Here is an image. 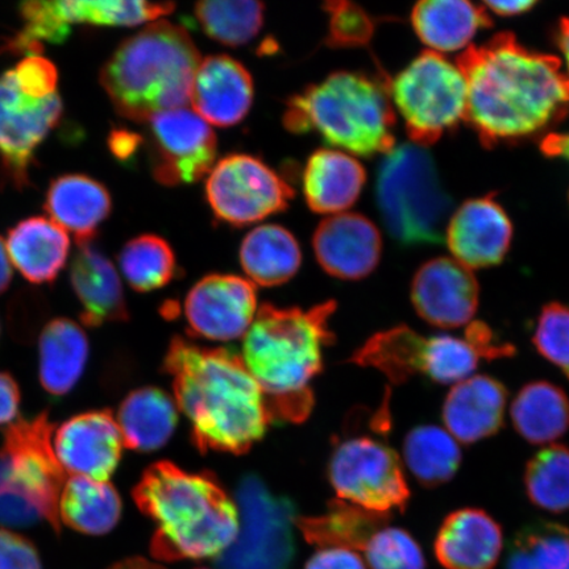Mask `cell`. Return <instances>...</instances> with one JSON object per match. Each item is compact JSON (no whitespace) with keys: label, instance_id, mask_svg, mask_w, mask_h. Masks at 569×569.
<instances>
[{"label":"cell","instance_id":"cell-1","mask_svg":"<svg viewBox=\"0 0 569 569\" xmlns=\"http://www.w3.org/2000/svg\"><path fill=\"white\" fill-rule=\"evenodd\" d=\"M457 66L468 89L466 120L483 146L536 137L569 112V77L557 57L502 32L469 47Z\"/></svg>","mask_w":569,"mask_h":569},{"label":"cell","instance_id":"cell-2","mask_svg":"<svg viewBox=\"0 0 569 569\" xmlns=\"http://www.w3.org/2000/svg\"><path fill=\"white\" fill-rule=\"evenodd\" d=\"M162 369L172 377L177 408L189 419L193 442L203 453H244L273 421L259 383L237 352L176 337Z\"/></svg>","mask_w":569,"mask_h":569},{"label":"cell","instance_id":"cell-3","mask_svg":"<svg viewBox=\"0 0 569 569\" xmlns=\"http://www.w3.org/2000/svg\"><path fill=\"white\" fill-rule=\"evenodd\" d=\"M132 498L156 523V560L218 559L239 536L238 505L211 473L154 462L142 473Z\"/></svg>","mask_w":569,"mask_h":569},{"label":"cell","instance_id":"cell-4","mask_svg":"<svg viewBox=\"0 0 569 569\" xmlns=\"http://www.w3.org/2000/svg\"><path fill=\"white\" fill-rule=\"evenodd\" d=\"M333 301L310 310L262 305L244 337L243 360L264 395L272 419L300 423L315 396L311 381L322 369L323 348L331 345Z\"/></svg>","mask_w":569,"mask_h":569},{"label":"cell","instance_id":"cell-5","mask_svg":"<svg viewBox=\"0 0 569 569\" xmlns=\"http://www.w3.org/2000/svg\"><path fill=\"white\" fill-rule=\"evenodd\" d=\"M199 63L188 31L160 20L126 39L99 81L120 117L148 123L158 113L187 109Z\"/></svg>","mask_w":569,"mask_h":569},{"label":"cell","instance_id":"cell-6","mask_svg":"<svg viewBox=\"0 0 569 569\" xmlns=\"http://www.w3.org/2000/svg\"><path fill=\"white\" fill-rule=\"evenodd\" d=\"M283 126L298 134L316 132L361 158L387 154L396 142L389 84L352 71H338L291 97Z\"/></svg>","mask_w":569,"mask_h":569},{"label":"cell","instance_id":"cell-7","mask_svg":"<svg viewBox=\"0 0 569 569\" xmlns=\"http://www.w3.org/2000/svg\"><path fill=\"white\" fill-rule=\"evenodd\" d=\"M53 429L47 411L7 426L0 447V525L27 528L44 521L60 533L67 480L56 457Z\"/></svg>","mask_w":569,"mask_h":569},{"label":"cell","instance_id":"cell-8","mask_svg":"<svg viewBox=\"0 0 569 569\" xmlns=\"http://www.w3.org/2000/svg\"><path fill=\"white\" fill-rule=\"evenodd\" d=\"M376 198L383 224L398 243L412 247L445 240L452 198L423 147L405 142L386 154L377 173Z\"/></svg>","mask_w":569,"mask_h":569},{"label":"cell","instance_id":"cell-9","mask_svg":"<svg viewBox=\"0 0 569 569\" xmlns=\"http://www.w3.org/2000/svg\"><path fill=\"white\" fill-rule=\"evenodd\" d=\"M412 144L430 147L466 120L468 89L457 63L426 51L389 84Z\"/></svg>","mask_w":569,"mask_h":569},{"label":"cell","instance_id":"cell-10","mask_svg":"<svg viewBox=\"0 0 569 569\" xmlns=\"http://www.w3.org/2000/svg\"><path fill=\"white\" fill-rule=\"evenodd\" d=\"M352 361L377 369L397 386L416 376H425L440 386H457L472 376L480 358L466 339L427 338L408 326H397L369 339Z\"/></svg>","mask_w":569,"mask_h":569},{"label":"cell","instance_id":"cell-11","mask_svg":"<svg viewBox=\"0 0 569 569\" xmlns=\"http://www.w3.org/2000/svg\"><path fill=\"white\" fill-rule=\"evenodd\" d=\"M240 531L217 560L219 569H290L296 553V511L287 498L276 497L256 476L238 488Z\"/></svg>","mask_w":569,"mask_h":569},{"label":"cell","instance_id":"cell-12","mask_svg":"<svg viewBox=\"0 0 569 569\" xmlns=\"http://www.w3.org/2000/svg\"><path fill=\"white\" fill-rule=\"evenodd\" d=\"M329 476L340 500L355 507L388 517L407 508L410 489L400 458L379 440H345L333 451Z\"/></svg>","mask_w":569,"mask_h":569},{"label":"cell","instance_id":"cell-13","mask_svg":"<svg viewBox=\"0 0 569 569\" xmlns=\"http://www.w3.org/2000/svg\"><path fill=\"white\" fill-rule=\"evenodd\" d=\"M295 190L266 162L249 154L218 161L206 181V198L220 222L246 227L289 208Z\"/></svg>","mask_w":569,"mask_h":569},{"label":"cell","instance_id":"cell-14","mask_svg":"<svg viewBox=\"0 0 569 569\" xmlns=\"http://www.w3.org/2000/svg\"><path fill=\"white\" fill-rule=\"evenodd\" d=\"M62 112L59 92L33 99L19 90L12 70L0 76V167L13 187L30 183L34 153L60 123Z\"/></svg>","mask_w":569,"mask_h":569},{"label":"cell","instance_id":"cell-15","mask_svg":"<svg viewBox=\"0 0 569 569\" xmlns=\"http://www.w3.org/2000/svg\"><path fill=\"white\" fill-rule=\"evenodd\" d=\"M148 123L152 173L161 184L193 183L211 172L217 138L198 113L189 109L166 111Z\"/></svg>","mask_w":569,"mask_h":569},{"label":"cell","instance_id":"cell-16","mask_svg":"<svg viewBox=\"0 0 569 569\" xmlns=\"http://www.w3.org/2000/svg\"><path fill=\"white\" fill-rule=\"evenodd\" d=\"M256 315V284L239 276H206L189 291L184 301V318L190 332L213 341L246 337Z\"/></svg>","mask_w":569,"mask_h":569},{"label":"cell","instance_id":"cell-17","mask_svg":"<svg viewBox=\"0 0 569 569\" xmlns=\"http://www.w3.org/2000/svg\"><path fill=\"white\" fill-rule=\"evenodd\" d=\"M411 302L425 322L452 330L478 312L480 287L471 269L450 258L425 262L411 282Z\"/></svg>","mask_w":569,"mask_h":569},{"label":"cell","instance_id":"cell-18","mask_svg":"<svg viewBox=\"0 0 569 569\" xmlns=\"http://www.w3.org/2000/svg\"><path fill=\"white\" fill-rule=\"evenodd\" d=\"M123 438L110 410L82 412L54 432L57 459L66 472L109 481L122 458Z\"/></svg>","mask_w":569,"mask_h":569},{"label":"cell","instance_id":"cell-19","mask_svg":"<svg viewBox=\"0 0 569 569\" xmlns=\"http://www.w3.org/2000/svg\"><path fill=\"white\" fill-rule=\"evenodd\" d=\"M511 238L513 226L495 196L462 203L448 220L445 237L453 259L471 270L501 264Z\"/></svg>","mask_w":569,"mask_h":569},{"label":"cell","instance_id":"cell-20","mask_svg":"<svg viewBox=\"0 0 569 569\" xmlns=\"http://www.w3.org/2000/svg\"><path fill=\"white\" fill-rule=\"evenodd\" d=\"M312 248L325 272L341 280H361L379 266L382 240L371 220L361 213L345 212L318 226Z\"/></svg>","mask_w":569,"mask_h":569},{"label":"cell","instance_id":"cell-21","mask_svg":"<svg viewBox=\"0 0 569 569\" xmlns=\"http://www.w3.org/2000/svg\"><path fill=\"white\" fill-rule=\"evenodd\" d=\"M190 102L204 122L224 128L237 126L253 102L251 73L230 56L206 57L199 63Z\"/></svg>","mask_w":569,"mask_h":569},{"label":"cell","instance_id":"cell-22","mask_svg":"<svg viewBox=\"0 0 569 569\" xmlns=\"http://www.w3.org/2000/svg\"><path fill=\"white\" fill-rule=\"evenodd\" d=\"M70 284L81 305L83 325L101 327L130 319L118 270L96 239L77 241L70 266Z\"/></svg>","mask_w":569,"mask_h":569},{"label":"cell","instance_id":"cell-23","mask_svg":"<svg viewBox=\"0 0 569 569\" xmlns=\"http://www.w3.org/2000/svg\"><path fill=\"white\" fill-rule=\"evenodd\" d=\"M508 389L488 375L468 377L453 386L443 403L446 430L461 445H475L500 432Z\"/></svg>","mask_w":569,"mask_h":569},{"label":"cell","instance_id":"cell-24","mask_svg":"<svg viewBox=\"0 0 569 569\" xmlns=\"http://www.w3.org/2000/svg\"><path fill=\"white\" fill-rule=\"evenodd\" d=\"M503 549L501 526L486 510L448 515L437 533V559L446 569H493Z\"/></svg>","mask_w":569,"mask_h":569},{"label":"cell","instance_id":"cell-25","mask_svg":"<svg viewBox=\"0 0 569 569\" xmlns=\"http://www.w3.org/2000/svg\"><path fill=\"white\" fill-rule=\"evenodd\" d=\"M44 209L54 223L76 234L77 241L96 239L112 211V198L102 182L87 174L54 178L46 194Z\"/></svg>","mask_w":569,"mask_h":569},{"label":"cell","instance_id":"cell-26","mask_svg":"<svg viewBox=\"0 0 569 569\" xmlns=\"http://www.w3.org/2000/svg\"><path fill=\"white\" fill-rule=\"evenodd\" d=\"M6 246L12 266L34 284L54 282L70 251L68 232L44 217L28 218L13 226Z\"/></svg>","mask_w":569,"mask_h":569},{"label":"cell","instance_id":"cell-27","mask_svg":"<svg viewBox=\"0 0 569 569\" xmlns=\"http://www.w3.org/2000/svg\"><path fill=\"white\" fill-rule=\"evenodd\" d=\"M303 193L309 209L317 213H339L358 201L367 181L358 160L333 149L312 153L303 172Z\"/></svg>","mask_w":569,"mask_h":569},{"label":"cell","instance_id":"cell-28","mask_svg":"<svg viewBox=\"0 0 569 569\" xmlns=\"http://www.w3.org/2000/svg\"><path fill=\"white\" fill-rule=\"evenodd\" d=\"M411 24L432 52L450 53L466 48L476 33L493 23L486 7L462 0H425L412 9Z\"/></svg>","mask_w":569,"mask_h":569},{"label":"cell","instance_id":"cell-29","mask_svg":"<svg viewBox=\"0 0 569 569\" xmlns=\"http://www.w3.org/2000/svg\"><path fill=\"white\" fill-rule=\"evenodd\" d=\"M87 332L69 318H56L39 339V379L47 393L61 397L81 380L89 359Z\"/></svg>","mask_w":569,"mask_h":569},{"label":"cell","instance_id":"cell-30","mask_svg":"<svg viewBox=\"0 0 569 569\" xmlns=\"http://www.w3.org/2000/svg\"><path fill=\"white\" fill-rule=\"evenodd\" d=\"M130 450L152 452L166 446L178 423V408L166 391L146 387L131 391L120 403L118 419Z\"/></svg>","mask_w":569,"mask_h":569},{"label":"cell","instance_id":"cell-31","mask_svg":"<svg viewBox=\"0 0 569 569\" xmlns=\"http://www.w3.org/2000/svg\"><path fill=\"white\" fill-rule=\"evenodd\" d=\"M511 423L519 437L537 446H550L569 430V397L555 383H526L510 408Z\"/></svg>","mask_w":569,"mask_h":569},{"label":"cell","instance_id":"cell-32","mask_svg":"<svg viewBox=\"0 0 569 569\" xmlns=\"http://www.w3.org/2000/svg\"><path fill=\"white\" fill-rule=\"evenodd\" d=\"M122 498L109 481L71 476L60 496V522L90 537H102L117 528Z\"/></svg>","mask_w":569,"mask_h":569},{"label":"cell","instance_id":"cell-33","mask_svg":"<svg viewBox=\"0 0 569 569\" xmlns=\"http://www.w3.org/2000/svg\"><path fill=\"white\" fill-rule=\"evenodd\" d=\"M240 262L249 280L261 287H279L301 267L297 239L281 226L266 224L249 232L240 247Z\"/></svg>","mask_w":569,"mask_h":569},{"label":"cell","instance_id":"cell-34","mask_svg":"<svg viewBox=\"0 0 569 569\" xmlns=\"http://www.w3.org/2000/svg\"><path fill=\"white\" fill-rule=\"evenodd\" d=\"M388 519L340 500L332 502L322 516L297 518L296 525L309 543L365 552L369 540L387 526Z\"/></svg>","mask_w":569,"mask_h":569},{"label":"cell","instance_id":"cell-35","mask_svg":"<svg viewBox=\"0 0 569 569\" xmlns=\"http://www.w3.org/2000/svg\"><path fill=\"white\" fill-rule=\"evenodd\" d=\"M403 460L421 486L437 488L455 478L462 455L458 440L450 432L436 425H422L405 438Z\"/></svg>","mask_w":569,"mask_h":569},{"label":"cell","instance_id":"cell-36","mask_svg":"<svg viewBox=\"0 0 569 569\" xmlns=\"http://www.w3.org/2000/svg\"><path fill=\"white\" fill-rule=\"evenodd\" d=\"M505 569H569V528L552 521H536L516 532Z\"/></svg>","mask_w":569,"mask_h":569},{"label":"cell","instance_id":"cell-37","mask_svg":"<svg viewBox=\"0 0 569 569\" xmlns=\"http://www.w3.org/2000/svg\"><path fill=\"white\" fill-rule=\"evenodd\" d=\"M523 486L529 501L552 515L569 511V447L550 445L526 465Z\"/></svg>","mask_w":569,"mask_h":569},{"label":"cell","instance_id":"cell-38","mask_svg":"<svg viewBox=\"0 0 569 569\" xmlns=\"http://www.w3.org/2000/svg\"><path fill=\"white\" fill-rule=\"evenodd\" d=\"M119 267L128 284L139 293L162 289L177 276L172 247L153 233L128 241L119 253Z\"/></svg>","mask_w":569,"mask_h":569},{"label":"cell","instance_id":"cell-39","mask_svg":"<svg viewBox=\"0 0 569 569\" xmlns=\"http://www.w3.org/2000/svg\"><path fill=\"white\" fill-rule=\"evenodd\" d=\"M57 11L63 24H90L98 27H137L159 20L174 11V3H151L142 0H56Z\"/></svg>","mask_w":569,"mask_h":569},{"label":"cell","instance_id":"cell-40","mask_svg":"<svg viewBox=\"0 0 569 569\" xmlns=\"http://www.w3.org/2000/svg\"><path fill=\"white\" fill-rule=\"evenodd\" d=\"M196 18L203 32L219 44L241 47L259 34L266 6L251 0H213L196 4Z\"/></svg>","mask_w":569,"mask_h":569},{"label":"cell","instance_id":"cell-41","mask_svg":"<svg viewBox=\"0 0 569 569\" xmlns=\"http://www.w3.org/2000/svg\"><path fill=\"white\" fill-rule=\"evenodd\" d=\"M371 569H426L421 547L408 531L383 526L365 550Z\"/></svg>","mask_w":569,"mask_h":569},{"label":"cell","instance_id":"cell-42","mask_svg":"<svg viewBox=\"0 0 569 569\" xmlns=\"http://www.w3.org/2000/svg\"><path fill=\"white\" fill-rule=\"evenodd\" d=\"M532 343L539 355L569 380V306L560 302L545 306L532 333Z\"/></svg>","mask_w":569,"mask_h":569},{"label":"cell","instance_id":"cell-43","mask_svg":"<svg viewBox=\"0 0 569 569\" xmlns=\"http://www.w3.org/2000/svg\"><path fill=\"white\" fill-rule=\"evenodd\" d=\"M330 13L329 46L336 48L361 47L371 40L373 21L365 10L350 2L326 4Z\"/></svg>","mask_w":569,"mask_h":569},{"label":"cell","instance_id":"cell-44","mask_svg":"<svg viewBox=\"0 0 569 569\" xmlns=\"http://www.w3.org/2000/svg\"><path fill=\"white\" fill-rule=\"evenodd\" d=\"M12 71L19 90L27 97L46 99L57 94L59 71L54 63L46 57L27 56Z\"/></svg>","mask_w":569,"mask_h":569},{"label":"cell","instance_id":"cell-45","mask_svg":"<svg viewBox=\"0 0 569 569\" xmlns=\"http://www.w3.org/2000/svg\"><path fill=\"white\" fill-rule=\"evenodd\" d=\"M0 569H42L38 547L20 533L0 528Z\"/></svg>","mask_w":569,"mask_h":569},{"label":"cell","instance_id":"cell-46","mask_svg":"<svg viewBox=\"0 0 569 569\" xmlns=\"http://www.w3.org/2000/svg\"><path fill=\"white\" fill-rule=\"evenodd\" d=\"M465 339L472 346L480 359L497 360L516 355L515 346L503 343L487 323L478 322V320L467 326Z\"/></svg>","mask_w":569,"mask_h":569},{"label":"cell","instance_id":"cell-47","mask_svg":"<svg viewBox=\"0 0 569 569\" xmlns=\"http://www.w3.org/2000/svg\"><path fill=\"white\" fill-rule=\"evenodd\" d=\"M305 569H367L358 552L346 549H322L306 565Z\"/></svg>","mask_w":569,"mask_h":569},{"label":"cell","instance_id":"cell-48","mask_svg":"<svg viewBox=\"0 0 569 569\" xmlns=\"http://www.w3.org/2000/svg\"><path fill=\"white\" fill-rule=\"evenodd\" d=\"M20 388L10 373L0 372V426L12 425L20 407Z\"/></svg>","mask_w":569,"mask_h":569},{"label":"cell","instance_id":"cell-49","mask_svg":"<svg viewBox=\"0 0 569 569\" xmlns=\"http://www.w3.org/2000/svg\"><path fill=\"white\" fill-rule=\"evenodd\" d=\"M107 142H109L110 151L116 156V159L127 162L137 154L142 138H140L138 133L124 130V128H116V130H112L109 134Z\"/></svg>","mask_w":569,"mask_h":569},{"label":"cell","instance_id":"cell-50","mask_svg":"<svg viewBox=\"0 0 569 569\" xmlns=\"http://www.w3.org/2000/svg\"><path fill=\"white\" fill-rule=\"evenodd\" d=\"M540 149L550 158L563 159L569 161V132L550 133L540 142Z\"/></svg>","mask_w":569,"mask_h":569},{"label":"cell","instance_id":"cell-51","mask_svg":"<svg viewBox=\"0 0 569 569\" xmlns=\"http://www.w3.org/2000/svg\"><path fill=\"white\" fill-rule=\"evenodd\" d=\"M536 2H487L483 7H488L490 11L501 17H517L528 12L536 7Z\"/></svg>","mask_w":569,"mask_h":569},{"label":"cell","instance_id":"cell-52","mask_svg":"<svg viewBox=\"0 0 569 569\" xmlns=\"http://www.w3.org/2000/svg\"><path fill=\"white\" fill-rule=\"evenodd\" d=\"M13 270L9 252H7L6 240L0 237V296L10 288Z\"/></svg>","mask_w":569,"mask_h":569},{"label":"cell","instance_id":"cell-53","mask_svg":"<svg viewBox=\"0 0 569 569\" xmlns=\"http://www.w3.org/2000/svg\"><path fill=\"white\" fill-rule=\"evenodd\" d=\"M107 569H167L166 567H162L158 563H154V561L134 557V558H127L123 560L117 561V563H113L111 567ZM196 569H208V568H196Z\"/></svg>","mask_w":569,"mask_h":569},{"label":"cell","instance_id":"cell-54","mask_svg":"<svg viewBox=\"0 0 569 569\" xmlns=\"http://www.w3.org/2000/svg\"><path fill=\"white\" fill-rule=\"evenodd\" d=\"M558 46L561 53L565 56L567 63V74L569 77V18L560 20L559 32H558Z\"/></svg>","mask_w":569,"mask_h":569}]
</instances>
